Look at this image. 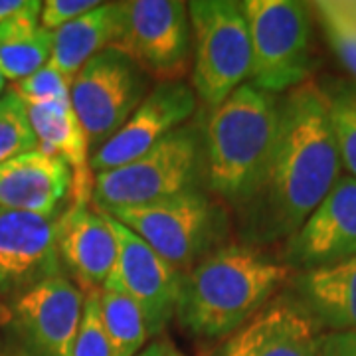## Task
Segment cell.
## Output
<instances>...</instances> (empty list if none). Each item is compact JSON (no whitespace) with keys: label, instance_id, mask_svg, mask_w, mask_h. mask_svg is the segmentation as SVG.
<instances>
[{"label":"cell","instance_id":"obj_30","mask_svg":"<svg viewBox=\"0 0 356 356\" xmlns=\"http://www.w3.org/2000/svg\"><path fill=\"white\" fill-rule=\"evenodd\" d=\"M137 356H180L178 350L166 341H154V343L147 344Z\"/></svg>","mask_w":356,"mask_h":356},{"label":"cell","instance_id":"obj_24","mask_svg":"<svg viewBox=\"0 0 356 356\" xmlns=\"http://www.w3.org/2000/svg\"><path fill=\"white\" fill-rule=\"evenodd\" d=\"M315 10L332 51L356 79V4L317 2Z\"/></svg>","mask_w":356,"mask_h":356},{"label":"cell","instance_id":"obj_29","mask_svg":"<svg viewBox=\"0 0 356 356\" xmlns=\"http://www.w3.org/2000/svg\"><path fill=\"white\" fill-rule=\"evenodd\" d=\"M323 356H356V331L323 332Z\"/></svg>","mask_w":356,"mask_h":356},{"label":"cell","instance_id":"obj_23","mask_svg":"<svg viewBox=\"0 0 356 356\" xmlns=\"http://www.w3.org/2000/svg\"><path fill=\"white\" fill-rule=\"evenodd\" d=\"M332 139L348 177L356 178V83L348 79H331L323 86Z\"/></svg>","mask_w":356,"mask_h":356},{"label":"cell","instance_id":"obj_26","mask_svg":"<svg viewBox=\"0 0 356 356\" xmlns=\"http://www.w3.org/2000/svg\"><path fill=\"white\" fill-rule=\"evenodd\" d=\"M70 81L54 65L46 64L14 83L13 91L26 105H44V103L67 102L70 99Z\"/></svg>","mask_w":356,"mask_h":356},{"label":"cell","instance_id":"obj_5","mask_svg":"<svg viewBox=\"0 0 356 356\" xmlns=\"http://www.w3.org/2000/svg\"><path fill=\"white\" fill-rule=\"evenodd\" d=\"M202 182V131L186 123L137 159L97 172L91 202L99 210L143 206L196 191Z\"/></svg>","mask_w":356,"mask_h":356},{"label":"cell","instance_id":"obj_11","mask_svg":"<svg viewBox=\"0 0 356 356\" xmlns=\"http://www.w3.org/2000/svg\"><path fill=\"white\" fill-rule=\"evenodd\" d=\"M86 293L65 275L13 299L10 318L26 356H74Z\"/></svg>","mask_w":356,"mask_h":356},{"label":"cell","instance_id":"obj_33","mask_svg":"<svg viewBox=\"0 0 356 356\" xmlns=\"http://www.w3.org/2000/svg\"><path fill=\"white\" fill-rule=\"evenodd\" d=\"M4 105H6V93L0 97V113H2V109H4Z\"/></svg>","mask_w":356,"mask_h":356},{"label":"cell","instance_id":"obj_6","mask_svg":"<svg viewBox=\"0 0 356 356\" xmlns=\"http://www.w3.org/2000/svg\"><path fill=\"white\" fill-rule=\"evenodd\" d=\"M192 26L191 86L212 109L248 83L252 40L240 2H188Z\"/></svg>","mask_w":356,"mask_h":356},{"label":"cell","instance_id":"obj_10","mask_svg":"<svg viewBox=\"0 0 356 356\" xmlns=\"http://www.w3.org/2000/svg\"><path fill=\"white\" fill-rule=\"evenodd\" d=\"M105 216L117 240V259L103 289H113L129 297L143 313L149 334L159 337L175 318L182 273L135 232L109 214Z\"/></svg>","mask_w":356,"mask_h":356},{"label":"cell","instance_id":"obj_2","mask_svg":"<svg viewBox=\"0 0 356 356\" xmlns=\"http://www.w3.org/2000/svg\"><path fill=\"white\" fill-rule=\"evenodd\" d=\"M293 271L261 248L228 243L182 273L175 318L198 339H228L275 299Z\"/></svg>","mask_w":356,"mask_h":356},{"label":"cell","instance_id":"obj_4","mask_svg":"<svg viewBox=\"0 0 356 356\" xmlns=\"http://www.w3.org/2000/svg\"><path fill=\"white\" fill-rule=\"evenodd\" d=\"M102 212L135 232L180 273L228 245L232 232L228 206L200 188L153 204Z\"/></svg>","mask_w":356,"mask_h":356},{"label":"cell","instance_id":"obj_31","mask_svg":"<svg viewBox=\"0 0 356 356\" xmlns=\"http://www.w3.org/2000/svg\"><path fill=\"white\" fill-rule=\"evenodd\" d=\"M26 0H0V22H4L8 16L24 6Z\"/></svg>","mask_w":356,"mask_h":356},{"label":"cell","instance_id":"obj_21","mask_svg":"<svg viewBox=\"0 0 356 356\" xmlns=\"http://www.w3.org/2000/svg\"><path fill=\"white\" fill-rule=\"evenodd\" d=\"M42 2L26 0L24 6L0 22V72L6 81H20L50 62L54 34L40 24Z\"/></svg>","mask_w":356,"mask_h":356},{"label":"cell","instance_id":"obj_9","mask_svg":"<svg viewBox=\"0 0 356 356\" xmlns=\"http://www.w3.org/2000/svg\"><path fill=\"white\" fill-rule=\"evenodd\" d=\"M113 48L125 51L154 81L182 79L192 62L188 2H119V32Z\"/></svg>","mask_w":356,"mask_h":356},{"label":"cell","instance_id":"obj_32","mask_svg":"<svg viewBox=\"0 0 356 356\" xmlns=\"http://www.w3.org/2000/svg\"><path fill=\"white\" fill-rule=\"evenodd\" d=\"M4 88H6V77L0 72V97H2V93H4Z\"/></svg>","mask_w":356,"mask_h":356},{"label":"cell","instance_id":"obj_14","mask_svg":"<svg viewBox=\"0 0 356 356\" xmlns=\"http://www.w3.org/2000/svg\"><path fill=\"white\" fill-rule=\"evenodd\" d=\"M56 226L58 218L0 208V295L16 299L44 281L65 275Z\"/></svg>","mask_w":356,"mask_h":356},{"label":"cell","instance_id":"obj_19","mask_svg":"<svg viewBox=\"0 0 356 356\" xmlns=\"http://www.w3.org/2000/svg\"><path fill=\"white\" fill-rule=\"evenodd\" d=\"M26 105V103H24ZM30 125L38 139V149L62 159L72 170V202L89 204L93 194L91 151L76 111L67 102L26 105Z\"/></svg>","mask_w":356,"mask_h":356},{"label":"cell","instance_id":"obj_18","mask_svg":"<svg viewBox=\"0 0 356 356\" xmlns=\"http://www.w3.org/2000/svg\"><path fill=\"white\" fill-rule=\"evenodd\" d=\"M291 299L323 332L356 331V255L293 273Z\"/></svg>","mask_w":356,"mask_h":356},{"label":"cell","instance_id":"obj_1","mask_svg":"<svg viewBox=\"0 0 356 356\" xmlns=\"http://www.w3.org/2000/svg\"><path fill=\"white\" fill-rule=\"evenodd\" d=\"M343 177L327 103L315 81L281 95L277 140L255 194L236 212L245 245L287 242Z\"/></svg>","mask_w":356,"mask_h":356},{"label":"cell","instance_id":"obj_25","mask_svg":"<svg viewBox=\"0 0 356 356\" xmlns=\"http://www.w3.org/2000/svg\"><path fill=\"white\" fill-rule=\"evenodd\" d=\"M30 151H38V139L30 125L24 102L8 89L6 105L0 113V165Z\"/></svg>","mask_w":356,"mask_h":356},{"label":"cell","instance_id":"obj_16","mask_svg":"<svg viewBox=\"0 0 356 356\" xmlns=\"http://www.w3.org/2000/svg\"><path fill=\"white\" fill-rule=\"evenodd\" d=\"M323 331L291 297H275L212 356H323Z\"/></svg>","mask_w":356,"mask_h":356},{"label":"cell","instance_id":"obj_13","mask_svg":"<svg viewBox=\"0 0 356 356\" xmlns=\"http://www.w3.org/2000/svg\"><path fill=\"white\" fill-rule=\"evenodd\" d=\"M356 255V178L343 175L285 242L283 264L293 273L332 266Z\"/></svg>","mask_w":356,"mask_h":356},{"label":"cell","instance_id":"obj_8","mask_svg":"<svg viewBox=\"0 0 356 356\" xmlns=\"http://www.w3.org/2000/svg\"><path fill=\"white\" fill-rule=\"evenodd\" d=\"M151 81L119 48H105L77 72L70 86V103L86 131L91 153L125 125L149 95Z\"/></svg>","mask_w":356,"mask_h":356},{"label":"cell","instance_id":"obj_15","mask_svg":"<svg viewBox=\"0 0 356 356\" xmlns=\"http://www.w3.org/2000/svg\"><path fill=\"white\" fill-rule=\"evenodd\" d=\"M58 255L81 291L99 293L113 271L117 240L107 216L89 204H70L58 216Z\"/></svg>","mask_w":356,"mask_h":356},{"label":"cell","instance_id":"obj_7","mask_svg":"<svg viewBox=\"0 0 356 356\" xmlns=\"http://www.w3.org/2000/svg\"><path fill=\"white\" fill-rule=\"evenodd\" d=\"M252 40V67L248 83L273 95L309 81L311 16L295 0H245L240 2Z\"/></svg>","mask_w":356,"mask_h":356},{"label":"cell","instance_id":"obj_22","mask_svg":"<svg viewBox=\"0 0 356 356\" xmlns=\"http://www.w3.org/2000/svg\"><path fill=\"white\" fill-rule=\"evenodd\" d=\"M99 311L111 356H137L147 346L151 339L147 323L129 297L113 289H102Z\"/></svg>","mask_w":356,"mask_h":356},{"label":"cell","instance_id":"obj_28","mask_svg":"<svg viewBox=\"0 0 356 356\" xmlns=\"http://www.w3.org/2000/svg\"><path fill=\"white\" fill-rule=\"evenodd\" d=\"M99 4L102 2H97V0H48V2H42L40 24L50 32H56L58 28L74 22L79 16L97 8Z\"/></svg>","mask_w":356,"mask_h":356},{"label":"cell","instance_id":"obj_3","mask_svg":"<svg viewBox=\"0 0 356 356\" xmlns=\"http://www.w3.org/2000/svg\"><path fill=\"white\" fill-rule=\"evenodd\" d=\"M281 95L243 83L212 109L202 131L204 184L238 212L266 175L280 131Z\"/></svg>","mask_w":356,"mask_h":356},{"label":"cell","instance_id":"obj_20","mask_svg":"<svg viewBox=\"0 0 356 356\" xmlns=\"http://www.w3.org/2000/svg\"><path fill=\"white\" fill-rule=\"evenodd\" d=\"M119 32V2H102L97 8L77 20L58 28L54 34L51 56L54 65L72 83L77 72L105 48H113Z\"/></svg>","mask_w":356,"mask_h":356},{"label":"cell","instance_id":"obj_12","mask_svg":"<svg viewBox=\"0 0 356 356\" xmlns=\"http://www.w3.org/2000/svg\"><path fill=\"white\" fill-rule=\"evenodd\" d=\"M198 105V97L191 83L154 81L149 95L143 99L135 113L107 143L91 153L89 165L93 177L105 172L147 153L156 143L188 123Z\"/></svg>","mask_w":356,"mask_h":356},{"label":"cell","instance_id":"obj_17","mask_svg":"<svg viewBox=\"0 0 356 356\" xmlns=\"http://www.w3.org/2000/svg\"><path fill=\"white\" fill-rule=\"evenodd\" d=\"M72 198V170L44 151L14 156L0 165V208L58 218Z\"/></svg>","mask_w":356,"mask_h":356},{"label":"cell","instance_id":"obj_27","mask_svg":"<svg viewBox=\"0 0 356 356\" xmlns=\"http://www.w3.org/2000/svg\"><path fill=\"white\" fill-rule=\"evenodd\" d=\"M74 356H111V346L103 329L102 311H99V293L86 295L76 344H74Z\"/></svg>","mask_w":356,"mask_h":356},{"label":"cell","instance_id":"obj_34","mask_svg":"<svg viewBox=\"0 0 356 356\" xmlns=\"http://www.w3.org/2000/svg\"><path fill=\"white\" fill-rule=\"evenodd\" d=\"M0 356H26V355H4V353H0Z\"/></svg>","mask_w":356,"mask_h":356}]
</instances>
